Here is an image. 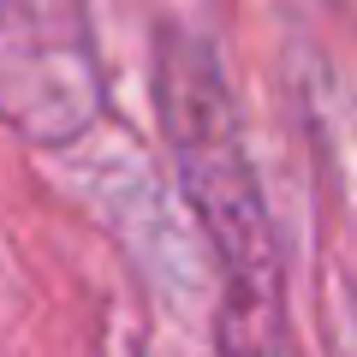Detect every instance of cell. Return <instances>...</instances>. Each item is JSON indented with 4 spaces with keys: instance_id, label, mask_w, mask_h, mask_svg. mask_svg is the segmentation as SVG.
<instances>
[{
    "instance_id": "6da1fadb",
    "label": "cell",
    "mask_w": 357,
    "mask_h": 357,
    "mask_svg": "<svg viewBox=\"0 0 357 357\" xmlns=\"http://www.w3.org/2000/svg\"><path fill=\"white\" fill-rule=\"evenodd\" d=\"M149 89L178 191L203 227L220 286V357H280L286 345V262L256 161L244 149L238 102L208 36L155 24Z\"/></svg>"
}]
</instances>
